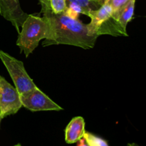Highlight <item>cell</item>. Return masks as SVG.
Wrapping results in <instances>:
<instances>
[{
  "label": "cell",
  "instance_id": "cell-1",
  "mask_svg": "<svg viewBox=\"0 0 146 146\" xmlns=\"http://www.w3.org/2000/svg\"><path fill=\"white\" fill-rule=\"evenodd\" d=\"M39 3L43 17L48 19L55 34V38L49 45L66 44L84 49L94 48L98 36L90 35L86 24L71 18L65 12L54 13L48 0H41Z\"/></svg>",
  "mask_w": 146,
  "mask_h": 146
},
{
  "label": "cell",
  "instance_id": "cell-2",
  "mask_svg": "<svg viewBox=\"0 0 146 146\" xmlns=\"http://www.w3.org/2000/svg\"><path fill=\"white\" fill-rule=\"evenodd\" d=\"M21 28L17 45L19 47L20 52H24L27 58L38 46L41 40L45 39L43 46H46L55 38L52 27L45 17L29 14Z\"/></svg>",
  "mask_w": 146,
  "mask_h": 146
},
{
  "label": "cell",
  "instance_id": "cell-3",
  "mask_svg": "<svg viewBox=\"0 0 146 146\" xmlns=\"http://www.w3.org/2000/svg\"><path fill=\"white\" fill-rule=\"evenodd\" d=\"M0 59L8 71L19 95L37 87L27 74L22 61L1 50H0Z\"/></svg>",
  "mask_w": 146,
  "mask_h": 146
},
{
  "label": "cell",
  "instance_id": "cell-4",
  "mask_svg": "<svg viewBox=\"0 0 146 146\" xmlns=\"http://www.w3.org/2000/svg\"><path fill=\"white\" fill-rule=\"evenodd\" d=\"M21 107L20 95L15 87L0 75V116L4 118L16 114Z\"/></svg>",
  "mask_w": 146,
  "mask_h": 146
},
{
  "label": "cell",
  "instance_id": "cell-5",
  "mask_svg": "<svg viewBox=\"0 0 146 146\" xmlns=\"http://www.w3.org/2000/svg\"><path fill=\"white\" fill-rule=\"evenodd\" d=\"M22 107L33 112L46 111H62L60 106L53 101L38 87L20 95Z\"/></svg>",
  "mask_w": 146,
  "mask_h": 146
},
{
  "label": "cell",
  "instance_id": "cell-6",
  "mask_svg": "<svg viewBox=\"0 0 146 146\" xmlns=\"http://www.w3.org/2000/svg\"><path fill=\"white\" fill-rule=\"evenodd\" d=\"M0 14L11 23L18 33L29 15L21 8L19 0H0Z\"/></svg>",
  "mask_w": 146,
  "mask_h": 146
},
{
  "label": "cell",
  "instance_id": "cell-7",
  "mask_svg": "<svg viewBox=\"0 0 146 146\" xmlns=\"http://www.w3.org/2000/svg\"><path fill=\"white\" fill-rule=\"evenodd\" d=\"M113 10L108 1H104L99 9L93 11H88L84 12V15L88 16L91 18V22L86 24L88 32L91 36H97V31L98 29L104 22L110 19L112 16Z\"/></svg>",
  "mask_w": 146,
  "mask_h": 146
},
{
  "label": "cell",
  "instance_id": "cell-8",
  "mask_svg": "<svg viewBox=\"0 0 146 146\" xmlns=\"http://www.w3.org/2000/svg\"><path fill=\"white\" fill-rule=\"evenodd\" d=\"M85 121L81 116L74 117L65 129V141L68 144L77 143L85 133Z\"/></svg>",
  "mask_w": 146,
  "mask_h": 146
},
{
  "label": "cell",
  "instance_id": "cell-9",
  "mask_svg": "<svg viewBox=\"0 0 146 146\" xmlns=\"http://www.w3.org/2000/svg\"><path fill=\"white\" fill-rule=\"evenodd\" d=\"M105 0H66V5L69 3H74L82 7L84 12L96 10L101 7ZM83 12V14H84Z\"/></svg>",
  "mask_w": 146,
  "mask_h": 146
},
{
  "label": "cell",
  "instance_id": "cell-10",
  "mask_svg": "<svg viewBox=\"0 0 146 146\" xmlns=\"http://www.w3.org/2000/svg\"><path fill=\"white\" fill-rule=\"evenodd\" d=\"M83 138H84L88 146H109L106 140L90 132L85 131Z\"/></svg>",
  "mask_w": 146,
  "mask_h": 146
},
{
  "label": "cell",
  "instance_id": "cell-11",
  "mask_svg": "<svg viewBox=\"0 0 146 146\" xmlns=\"http://www.w3.org/2000/svg\"><path fill=\"white\" fill-rule=\"evenodd\" d=\"M51 11L55 14L64 12L67 8L66 0H48Z\"/></svg>",
  "mask_w": 146,
  "mask_h": 146
},
{
  "label": "cell",
  "instance_id": "cell-12",
  "mask_svg": "<svg viewBox=\"0 0 146 146\" xmlns=\"http://www.w3.org/2000/svg\"><path fill=\"white\" fill-rule=\"evenodd\" d=\"M106 1H108L110 3L113 11H115L119 9L124 4H126L129 0H106Z\"/></svg>",
  "mask_w": 146,
  "mask_h": 146
},
{
  "label": "cell",
  "instance_id": "cell-13",
  "mask_svg": "<svg viewBox=\"0 0 146 146\" xmlns=\"http://www.w3.org/2000/svg\"><path fill=\"white\" fill-rule=\"evenodd\" d=\"M77 143H78L77 146H88V145L86 144V143L85 140H84V138H82L81 139H80Z\"/></svg>",
  "mask_w": 146,
  "mask_h": 146
},
{
  "label": "cell",
  "instance_id": "cell-14",
  "mask_svg": "<svg viewBox=\"0 0 146 146\" xmlns=\"http://www.w3.org/2000/svg\"><path fill=\"white\" fill-rule=\"evenodd\" d=\"M127 146H138L136 143H128Z\"/></svg>",
  "mask_w": 146,
  "mask_h": 146
},
{
  "label": "cell",
  "instance_id": "cell-15",
  "mask_svg": "<svg viewBox=\"0 0 146 146\" xmlns=\"http://www.w3.org/2000/svg\"><path fill=\"white\" fill-rule=\"evenodd\" d=\"M2 119H3V118H1V116H0V125H1V121H2Z\"/></svg>",
  "mask_w": 146,
  "mask_h": 146
},
{
  "label": "cell",
  "instance_id": "cell-16",
  "mask_svg": "<svg viewBox=\"0 0 146 146\" xmlns=\"http://www.w3.org/2000/svg\"><path fill=\"white\" fill-rule=\"evenodd\" d=\"M14 146H21V145H20V144H17V145H14Z\"/></svg>",
  "mask_w": 146,
  "mask_h": 146
}]
</instances>
